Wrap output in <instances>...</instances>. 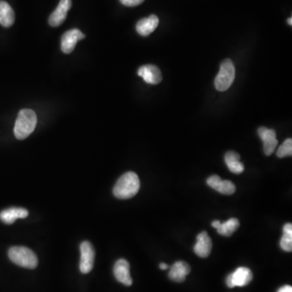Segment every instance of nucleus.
<instances>
[{"label":"nucleus","mask_w":292,"mask_h":292,"mask_svg":"<svg viewBox=\"0 0 292 292\" xmlns=\"http://www.w3.org/2000/svg\"><path fill=\"white\" fill-rule=\"evenodd\" d=\"M140 187L138 175L134 172H127L118 179L114 187L113 193L117 198L126 200L136 196Z\"/></svg>","instance_id":"obj_1"},{"label":"nucleus","mask_w":292,"mask_h":292,"mask_svg":"<svg viewBox=\"0 0 292 292\" xmlns=\"http://www.w3.org/2000/svg\"><path fill=\"white\" fill-rule=\"evenodd\" d=\"M37 123V115L33 110H20L14 127L15 136L18 140L27 138L35 129Z\"/></svg>","instance_id":"obj_2"},{"label":"nucleus","mask_w":292,"mask_h":292,"mask_svg":"<svg viewBox=\"0 0 292 292\" xmlns=\"http://www.w3.org/2000/svg\"><path fill=\"white\" fill-rule=\"evenodd\" d=\"M8 257L12 262L27 269H35L38 264L37 256L26 247H12L8 251Z\"/></svg>","instance_id":"obj_3"},{"label":"nucleus","mask_w":292,"mask_h":292,"mask_svg":"<svg viewBox=\"0 0 292 292\" xmlns=\"http://www.w3.org/2000/svg\"><path fill=\"white\" fill-rule=\"evenodd\" d=\"M236 77V68L233 62L229 58L222 61L220 65V71L217 75L214 81V86L218 91L227 90L232 86Z\"/></svg>","instance_id":"obj_4"},{"label":"nucleus","mask_w":292,"mask_h":292,"mask_svg":"<svg viewBox=\"0 0 292 292\" xmlns=\"http://www.w3.org/2000/svg\"><path fill=\"white\" fill-rule=\"evenodd\" d=\"M253 275L251 269L247 267H239L235 272L232 273L226 278L228 287L233 288L236 286H245L253 280Z\"/></svg>","instance_id":"obj_5"},{"label":"nucleus","mask_w":292,"mask_h":292,"mask_svg":"<svg viewBox=\"0 0 292 292\" xmlns=\"http://www.w3.org/2000/svg\"><path fill=\"white\" fill-rule=\"evenodd\" d=\"M95 252L90 242L85 241L80 244V270L82 274H88L93 269Z\"/></svg>","instance_id":"obj_6"},{"label":"nucleus","mask_w":292,"mask_h":292,"mask_svg":"<svg viewBox=\"0 0 292 292\" xmlns=\"http://www.w3.org/2000/svg\"><path fill=\"white\" fill-rule=\"evenodd\" d=\"M86 37L84 33L77 29H72L64 33L61 38V50L65 54L74 51L76 43Z\"/></svg>","instance_id":"obj_7"},{"label":"nucleus","mask_w":292,"mask_h":292,"mask_svg":"<svg viewBox=\"0 0 292 292\" xmlns=\"http://www.w3.org/2000/svg\"><path fill=\"white\" fill-rule=\"evenodd\" d=\"M72 7L71 0H60L58 7L49 17V24L52 27L61 26L66 19L68 12Z\"/></svg>","instance_id":"obj_8"},{"label":"nucleus","mask_w":292,"mask_h":292,"mask_svg":"<svg viewBox=\"0 0 292 292\" xmlns=\"http://www.w3.org/2000/svg\"><path fill=\"white\" fill-rule=\"evenodd\" d=\"M258 135L263 141L264 152L267 156L271 155L278 144L275 131L274 129H267L265 127H261L258 129Z\"/></svg>","instance_id":"obj_9"},{"label":"nucleus","mask_w":292,"mask_h":292,"mask_svg":"<svg viewBox=\"0 0 292 292\" xmlns=\"http://www.w3.org/2000/svg\"><path fill=\"white\" fill-rule=\"evenodd\" d=\"M114 275L117 281L125 286L133 284V279L130 275V265L126 260L120 259L116 261L114 266Z\"/></svg>","instance_id":"obj_10"},{"label":"nucleus","mask_w":292,"mask_h":292,"mask_svg":"<svg viewBox=\"0 0 292 292\" xmlns=\"http://www.w3.org/2000/svg\"><path fill=\"white\" fill-rule=\"evenodd\" d=\"M137 74L143 78V80L150 85L159 84L162 81V76L161 71L155 65H144L139 68Z\"/></svg>","instance_id":"obj_11"},{"label":"nucleus","mask_w":292,"mask_h":292,"mask_svg":"<svg viewBox=\"0 0 292 292\" xmlns=\"http://www.w3.org/2000/svg\"><path fill=\"white\" fill-rule=\"evenodd\" d=\"M210 187L223 195H232L236 192V186L229 180H222L218 175H211L207 179Z\"/></svg>","instance_id":"obj_12"},{"label":"nucleus","mask_w":292,"mask_h":292,"mask_svg":"<svg viewBox=\"0 0 292 292\" xmlns=\"http://www.w3.org/2000/svg\"><path fill=\"white\" fill-rule=\"evenodd\" d=\"M194 253L201 258L208 257L212 250V240L206 232L198 234L197 236V243L195 244Z\"/></svg>","instance_id":"obj_13"},{"label":"nucleus","mask_w":292,"mask_h":292,"mask_svg":"<svg viewBox=\"0 0 292 292\" xmlns=\"http://www.w3.org/2000/svg\"><path fill=\"white\" fill-rule=\"evenodd\" d=\"M158 23H159V19L158 16L155 15H151L147 18H143L140 19L137 24H136V31L140 35L146 36L150 35V33L157 29Z\"/></svg>","instance_id":"obj_14"},{"label":"nucleus","mask_w":292,"mask_h":292,"mask_svg":"<svg viewBox=\"0 0 292 292\" xmlns=\"http://www.w3.org/2000/svg\"><path fill=\"white\" fill-rule=\"evenodd\" d=\"M190 271L191 268L187 263L184 261H177L171 268L169 272L170 279L176 282H183Z\"/></svg>","instance_id":"obj_15"},{"label":"nucleus","mask_w":292,"mask_h":292,"mask_svg":"<svg viewBox=\"0 0 292 292\" xmlns=\"http://www.w3.org/2000/svg\"><path fill=\"white\" fill-rule=\"evenodd\" d=\"M29 215V212L24 208L12 207L4 210L0 213V219L6 224H12L19 218H26Z\"/></svg>","instance_id":"obj_16"},{"label":"nucleus","mask_w":292,"mask_h":292,"mask_svg":"<svg viewBox=\"0 0 292 292\" xmlns=\"http://www.w3.org/2000/svg\"><path fill=\"white\" fill-rule=\"evenodd\" d=\"M15 22V12L8 3L0 0V25L11 27Z\"/></svg>","instance_id":"obj_17"},{"label":"nucleus","mask_w":292,"mask_h":292,"mask_svg":"<svg viewBox=\"0 0 292 292\" xmlns=\"http://www.w3.org/2000/svg\"><path fill=\"white\" fill-rule=\"evenodd\" d=\"M225 162L228 169L234 174H241L244 171V165L240 162V154L229 151L225 155Z\"/></svg>","instance_id":"obj_18"},{"label":"nucleus","mask_w":292,"mask_h":292,"mask_svg":"<svg viewBox=\"0 0 292 292\" xmlns=\"http://www.w3.org/2000/svg\"><path fill=\"white\" fill-rule=\"evenodd\" d=\"M239 226L240 222L237 218H231L226 222H220L219 226L217 227V231L221 236H232Z\"/></svg>","instance_id":"obj_19"},{"label":"nucleus","mask_w":292,"mask_h":292,"mask_svg":"<svg viewBox=\"0 0 292 292\" xmlns=\"http://www.w3.org/2000/svg\"><path fill=\"white\" fill-rule=\"evenodd\" d=\"M292 155V140L291 138L286 139L284 142L281 144L277 151V156L279 158H285Z\"/></svg>","instance_id":"obj_20"},{"label":"nucleus","mask_w":292,"mask_h":292,"mask_svg":"<svg viewBox=\"0 0 292 292\" xmlns=\"http://www.w3.org/2000/svg\"><path fill=\"white\" fill-rule=\"evenodd\" d=\"M280 246L282 249L284 251H292V233L283 232V236L281 239Z\"/></svg>","instance_id":"obj_21"},{"label":"nucleus","mask_w":292,"mask_h":292,"mask_svg":"<svg viewBox=\"0 0 292 292\" xmlns=\"http://www.w3.org/2000/svg\"><path fill=\"white\" fill-rule=\"evenodd\" d=\"M121 4L127 7H136L142 4L144 0H119Z\"/></svg>","instance_id":"obj_22"},{"label":"nucleus","mask_w":292,"mask_h":292,"mask_svg":"<svg viewBox=\"0 0 292 292\" xmlns=\"http://www.w3.org/2000/svg\"><path fill=\"white\" fill-rule=\"evenodd\" d=\"M278 292H292V287L289 285H286L279 288Z\"/></svg>","instance_id":"obj_23"},{"label":"nucleus","mask_w":292,"mask_h":292,"mask_svg":"<svg viewBox=\"0 0 292 292\" xmlns=\"http://www.w3.org/2000/svg\"><path fill=\"white\" fill-rule=\"evenodd\" d=\"M283 232H286V233H292L291 223H286V225L283 226Z\"/></svg>","instance_id":"obj_24"},{"label":"nucleus","mask_w":292,"mask_h":292,"mask_svg":"<svg viewBox=\"0 0 292 292\" xmlns=\"http://www.w3.org/2000/svg\"><path fill=\"white\" fill-rule=\"evenodd\" d=\"M159 268L162 270H165V269H168V265L165 263H161L159 265Z\"/></svg>","instance_id":"obj_25"},{"label":"nucleus","mask_w":292,"mask_h":292,"mask_svg":"<svg viewBox=\"0 0 292 292\" xmlns=\"http://www.w3.org/2000/svg\"><path fill=\"white\" fill-rule=\"evenodd\" d=\"M220 221H218V220H215L214 221V222H212V226L214 228H216L218 227V226H219V224H220Z\"/></svg>","instance_id":"obj_26"},{"label":"nucleus","mask_w":292,"mask_h":292,"mask_svg":"<svg viewBox=\"0 0 292 292\" xmlns=\"http://www.w3.org/2000/svg\"><path fill=\"white\" fill-rule=\"evenodd\" d=\"M287 23L289 24V25H290V26H291L292 25V18H289L288 19H287Z\"/></svg>","instance_id":"obj_27"}]
</instances>
